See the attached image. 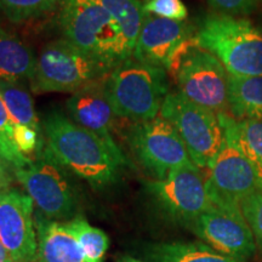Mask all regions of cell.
Wrapping results in <instances>:
<instances>
[{"label":"cell","instance_id":"9","mask_svg":"<svg viewBox=\"0 0 262 262\" xmlns=\"http://www.w3.org/2000/svg\"><path fill=\"white\" fill-rule=\"evenodd\" d=\"M179 93L215 113L228 111V73L220 60L196 45L183 57L175 77Z\"/></svg>","mask_w":262,"mask_h":262},{"label":"cell","instance_id":"19","mask_svg":"<svg viewBox=\"0 0 262 262\" xmlns=\"http://www.w3.org/2000/svg\"><path fill=\"white\" fill-rule=\"evenodd\" d=\"M228 111L234 119L262 120V77L228 74Z\"/></svg>","mask_w":262,"mask_h":262},{"label":"cell","instance_id":"15","mask_svg":"<svg viewBox=\"0 0 262 262\" xmlns=\"http://www.w3.org/2000/svg\"><path fill=\"white\" fill-rule=\"evenodd\" d=\"M103 79L94 81L72 94L66 101L68 118L84 129L106 141L117 145L112 131L117 114L104 91Z\"/></svg>","mask_w":262,"mask_h":262},{"label":"cell","instance_id":"13","mask_svg":"<svg viewBox=\"0 0 262 262\" xmlns=\"http://www.w3.org/2000/svg\"><path fill=\"white\" fill-rule=\"evenodd\" d=\"M34 203L26 192L10 187L0 193V242L15 262H35L38 254Z\"/></svg>","mask_w":262,"mask_h":262},{"label":"cell","instance_id":"33","mask_svg":"<svg viewBox=\"0 0 262 262\" xmlns=\"http://www.w3.org/2000/svg\"><path fill=\"white\" fill-rule=\"evenodd\" d=\"M0 262H3V261H0Z\"/></svg>","mask_w":262,"mask_h":262},{"label":"cell","instance_id":"30","mask_svg":"<svg viewBox=\"0 0 262 262\" xmlns=\"http://www.w3.org/2000/svg\"><path fill=\"white\" fill-rule=\"evenodd\" d=\"M12 176H14V173H12L10 166L0 159V193L11 187Z\"/></svg>","mask_w":262,"mask_h":262},{"label":"cell","instance_id":"22","mask_svg":"<svg viewBox=\"0 0 262 262\" xmlns=\"http://www.w3.org/2000/svg\"><path fill=\"white\" fill-rule=\"evenodd\" d=\"M102 3L119 26L127 55L133 57L146 14L143 4L140 0H102Z\"/></svg>","mask_w":262,"mask_h":262},{"label":"cell","instance_id":"14","mask_svg":"<svg viewBox=\"0 0 262 262\" xmlns=\"http://www.w3.org/2000/svg\"><path fill=\"white\" fill-rule=\"evenodd\" d=\"M191 35H193L192 27L185 21H173L145 14L133 57L165 70L166 62L173 50Z\"/></svg>","mask_w":262,"mask_h":262},{"label":"cell","instance_id":"11","mask_svg":"<svg viewBox=\"0 0 262 262\" xmlns=\"http://www.w3.org/2000/svg\"><path fill=\"white\" fill-rule=\"evenodd\" d=\"M205 188L212 206L242 211L241 203L258 189V183L249 160L225 140L220 152L209 166Z\"/></svg>","mask_w":262,"mask_h":262},{"label":"cell","instance_id":"23","mask_svg":"<svg viewBox=\"0 0 262 262\" xmlns=\"http://www.w3.org/2000/svg\"><path fill=\"white\" fill-rule=\"evenodd\" d=\"M90 262H103L110 238L102 229L91 226L83 216H75L64 224Z\"/></svg>","mask_w":262,"mask_h":262},{"label":"cell","instance_id":"20","mask_svg":"<svg viewBox=\"0 0 262 262\" xmlns=\"http://www.w3.org/2000/svg\"><path fill=\"white\" fill-rule=\"evenodd\" d=\"M152 262H238L202 242H169L147 248Z\"/></svg>","mask_w":262,"mask_h":262},{"label":"cell","instance_id":"6","mask_svg":"<svg viewBox=\"0 0 262 262\" xmlns=\"http://www.w3.org/2000/svg\"><path fill=\"white\" fill-rule=\"evenodd\" d=\"M160 117L178 131L196 168L209 169L225 141L217 113L192 102L182 94L169 93Z\"/></svg>","mask_w":262,"mask_h":262},{"label":"cell","instance_id":"12","mask_svg":"<svg viewBox=\"0 0 262 262\" xmlns=\"http://www.w3.org/2000/svg\"><path fill=\"white\" fill-rule=\"evenodd\" d=\"M189 228L209 247L238 262H247L256 253L254 233L242 211L211 206Z\"/></svg>","mask_w":262,"mask_h":262},{"label":"cell","instance_id":"4","mask_svg":"<svg viewBox=\"0 0 262 262\" xmlns=\"http://www.w3.org/2000/svg\"><path fill=\"white\" fill-rule=\"evenodd\" d=\"M195 38L199 47L220 60L229 75L262 77V28L249 19L208 16Z\"/></svg>","mask_w":262,"mask_h":262},{"label":"cell","instance_id":"8","mask_svg":"<svg viewBox=\"0 0 262 262\" xmlns=\"http://www.w3.org/2000/svg\"><path fill=\"white\" fill-rule=\"evenodd\" d=\"M127 141L136 159L155 180H162L176 169L195 166L178 131L160 116L134 124Z\"/></svg>","mask_w":262,"mask_h":262},{"label":"cell","instance_id":"7","mask_svg":"<svg viewBox=\"0 0 262 262\" xmlns=\"http://www.w3.org/2000/svg\"><path fill=\"white\" fill-rule=\"evenodd\" d=\"M14 178L49 220L73 219L77 199L64 169L42 148L37 159L15 169Z\"/></svg>","mask_w":262,"mask_h":262},{"label":"cell","instance_id":"18","mask_svg":"<svg viewBox=\"0 0 262 262\" xmlns=\"http://www.w3.org/2000/svg\"><path fill=\"white\" fill-rule=\"evenodd\" d=\"M35 64L37 57L31 48L16 34L0 28V78L12 81H31Z\"/></svg>","mask_w":262,"mask_h":262},{"label":"cell","instance_id":"1","mask_svg":"<svg viewBox=\"0 0 262 262\" xmlns=\"http://www.w3.org/2000/svg\"><path fill=\"white\" fill-rule=\"evenodd\" d=\"M41 124L44 150L64 170L94 188H104L117 181L126 165L118 145H110L58 111L48 113Z\"/></svg>","mask_w":262,"mask_h":262},{"label":"cell","instance_id":"5","mask_svg":"<svg viewBox=\"0 0 262 262\" xmlns=\"http://www.w3.org/2000/svg\"><path fill=\"white\" fill-rule=\"evenodd\" d=\"M112 71L102 61L67 39H56L47 42L39 52L31 89L35 94H73L94 81L103 79Z\"/></svg>","mask_w":262,"mask_h":262},{"label":"cell","instance_id":"21","mask_svg":"<svg viewBox=\"0 0 262 262\" xmlns=\"http://www.w3.org/2000/svg\"><path fill=\"white\" fill-rule=\"evenodd\" d=\"M0 97L4 101L12 124H24L44 134L33 98L21 81L5 80L0 78Z\"/></svg>","mask_w":262,"mask_h":262},{"label":"cell","instance_id":"2","mask_svg":"<svg viewBox=\"0 0 262 262\" xmlns=\"http://www.w3.org/2000/svg\"><path fill=\"white\" fill-rule=\"evenodd\" d=\"M103 85L117 117L135 123L158 117L169 94L166 71L134 57L117 66L104 78Z\"/></svg>","mask_w":262,"mask_h":262},{"label":"cell","instance_id":"10","mask_svg":"<svg viewBox=\"0 0 262 262\" xmlns=\"http://www.w3.org/2000/svg\"><path fill=\"white\" fill-rule=\"evenodd\" d=\"M199 170L196 166L180 168L162 180L146 182L147 192L159 210L187 227L212 206Z\"/></svg>","mask_w":262,"mask_h":262},{"label":"cell","instance_id":"29","mask_svg":"<svg viewBox=\"0 0 262 262\" xmlns=\"http://www.w3.org/2000/svg\"><path fill=\"white\" fill-rule=\"evenodd\" d=\"M261 3L262 0H210L212 9L219 14L228 16L251 14Z\"/></svg>","mask_w":262,"mask_h":262},{"label":"cell","instance_id":"17","mask_svg":"<svg viewBox=\"0 0 262 262\" xmlns=\"http://www.w3.org/2000/svg\"><path fill=\"white\" fill-rule=\"evenodd\" d=\"M225 140L249 160L262 191V120H238L227 113H219Z\"/></svg>","mask_w":262,"mask_h":262},{"label":"cell","instance_id":"25","mask_svg":"<svg viewBox=\"0 0 262 262\" xmlns=\"http://www.w3.org/2000/svg\"><path fill=\"white\" fill-rule=\"evenodd\" d=\"M0 159L8 164L12 171L15 169L24 168L32 162V158L22 155L15 145L14 124L2 97H0Z\"/></svg>","mask_w":262,"mask_h":262},{"label":"cell","instance_id":"28","mask_svg":"<svg viewBox=\"0 0 262 262\" xmlns=\"http://www.w3.org/2000/svg\"><path fill=\"white\" fill-rule=\"evenodd\" d=\"M143 10L146 14L173 21H185L188 16L182 0H147L143 3Z\"/></svg>","mask_w":262,"mask_h":262},{"label":"cell","instance_id":"27","mask_svg":"<svg viewBox=\"0 0 262 262\" xmlns=\"http://www.w3.org/2000/svg\"><path fill=\"white\" fill-rule=\"evenodd\" d=\"M14 141L19 152L28 158L37 153L39 156L44 148V134L24 124H14Z\"/></svg>","mask_w":262,"mask_h":262},{"label":"cell","instance_id":"34","mask_svg":"<svg viewBox=\"0 0 262 262\" xmlns=\"http://www.w3.org/2000/svg\"><path fill=\"white\" fill-rule=\"evenodd\" d=\"M261 28H262V27H261Z\"/></svg>","mask_w":262,"mask_h":262},{"label":"cell","instance_id":"16","mask_svg":"<svg viewBox=\"0 0 262 262\" xmlns=\"http://www.w3.org/2000/svg\"><path fill=\"white\" fill-rule=\"evenodd\" d=\"M35 228L38 238L35 262H90L64 224L49 220L39 212Z\"/></svg>","mask_w":262,"mask_h":262},{"label":"cell","instance_id":"26","mask_svg":"<svg viewBox=\"0 0 262 262\" xmlns=\"http://www.w3.org/2000/svg\"><path fill=\"white\" fill-rule=\"evenodd\" d=\"M241 210L245 221L253 231L255 241L262 248V191H256L249 194L241 203Z\"/></svg>","mask_w":262,"mask_h":262},{"label":"cell","instance_id":"3","mask_svg":"<svg viewBox=\"0 0 262 262\" xmlns=\"http://www.w3.org/2000/svg\"><path fill=\"white\" fill-rule=\"evenodd\" d=\"M58 21L64 39L111 70L131 58L119 26L102 0H63Z\"/></svg>","mask_w":262,"mask_h":262},{"label":"cell","instance_id":"32","mask_svg":"<svg viewBox=\"0 0 262 262\" xmlns=\"http://www.w3.org/2000/svg\"><path fill=\"white\" fill-rule=\"evenodd\" d=\"M118 262H143V261H140L137 260V258L131 257V256H120L118 258Z\"/></svg>","mask_w":262,"mask_h":262},{"label":"cell","instance_id":"31","mask_svg":"<svg viewBox=\"0 0 262 262\" xmlns=\"http://www.w3.org/2000/svg\"><path fill=\"white\" fill-rule=\"evenodd\" d=\"M0 261L3 262H15L12 260L11 255L9 254V251L6 250V248L3 245L2 242H0Z\"/></svg>","mask_w":262,"mask_h":262},{"label":"cell","instance_id":"24","mask_svg":"<svg viewBox=\"0 0 262 262\" xmlns=\"http://www.w3.org/2000/svg\"><path fill=\"white\" fill-rule=\"evenodd\" d=\"M63 0H0V12L12 24L40 18L56 10Z\"/></svg>","mask_w":262,"mask_h":262}]
</instances>
